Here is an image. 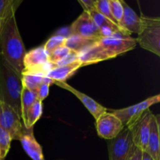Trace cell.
Masks as SVG:
<instances>
[{"mask_svg":"<svg viewBox=\"0 0 160 160\" xmlns=\"http://www.w3.org/2000/svg\"><path fill=\"white\" fill-rule=\"evenodd\" d=\"M79 4L82 6L84 11L90 12L92 10H95V0H78Z\"/></svg>","mask_w":160,"mask_h":160,"instance_id":"obj_29","label":"cell"},{"mask_svg":"<svg viewBox=\"0 0 160 160\" xmlns=\"http://www.w3.org/2000/svg\"><path fill=\"white\" fill-rule=\"evenodd\" d=\"M71 52V50L69 49V48H67V47H66L65 45H62V46L60 47H58L57 48L53 50L51 53H49V54L48 55V60H49V62H51V64L52 65L55 62L60 60L61 59H62V58L65 57L66 56L70 54Z\"/></svg>","mask_w":160,"mask_h":160,"instance_id":"obj_26","label":"cell"},{"mask_svg":"<svg viewBox=\"0 0 160 160\" xmlns=\"http://www.w3.org/2000/svg\"><path fill=\"white\" fill-rule=\"evenodd\" d=\"M34 128H23V134L20 138L21 145L27 154L33 160H45L44 159L42 148L34 135Z\"/></svg>","mask_w":160,"mask_h":160,"instance_id":"obj_14","label":"cell"},{"mask_svg":"<svg viewBox=\"0 0 160 160\" xmlns=\"http://www.w3.org/2000/svg\"><path fill=\"white\" fill-rule=\"evenodd\" d=\"M160 102V95H156L143 100L141 102L120 109H112L111 112L117 116L122 122L124 128H129L134 124L146 110L152 106Z\"/></svg>","mask_w":160,"mask_h":160,"instance_id":"obj_6","label":"cell"},{"mask_svg":"<svg viewBox=\"0 0 160 160\" xmlns=\"http://www.w3.org/2000/svg\"><path fill=\"white\" fill-rule=\"evenodd\" d=\"M153 113L148 109L143 115L134 123L129 127L132 134L133 144L134 146L139 148L142 151H145L147 148L148 136L150 131V123Z\"/></svg>","mask_w":160,"mask_h":160,"instance_id":"obj_10","label":"cell"},{"mask_svg":"<svg viewBox=\"0 0 160 160\" xmlns=\"http://www.w3.org/2000/svg\"><path fill=\"white\" fill-rule=\"evenodd\" d=\"M140 19L141 27L137 34V44L144 49L160 56V18L142 14Z\"/></svg>","mask_w":160,"mask_h":160,"instance_id":"obj_4","label":"cell"},{"mask_svg":"<svg viewBox=\"0 0 160 160\" xmlns=\"http://www.w3.org/2000/svg\"><path fill=\"white\" fill-rule=\"evenodd\" d=\"M15 14L16 11H13L3 21L0 31V54L22 74L23 58L27 51L19 31Z\"/></svg>","mask_w":160,"mask_h":160,"instance_id":"obj_2","label":"cell"},{"mask_svg":"<svg viewBox=\"0 0 160 160\" xmlns=\"http://www.w3.org/2000/svg\"><path fill=\"white\" fill-rule=\"evenodd\" d=\"M82 67V64L80 61L62 66V67H52L46 74L47 78L54 81L65 82L67 79L71 78L78 70Z\"/></svg>","mask_w":160,"mask_h":160,"instance_id":"obj_16","label":"cell"},{"mask_svg":"<svg viewBox=\"0 0 160 160\" xmlns=\"http://www.w3.org/2000/svg\"><path fill=\"white\" fill-rule=\"evenodd\" d=\"M154 160H160V116L153 114L147 148L145 150Z\"/></svg>","mask_w":160,"mask_h":160,"instance_id":"obj_13","label":"cell"},{"mask_svg":"<svg viewBox=\"0 0 160 160\" xmlns=\"http://www.w3.org/2000/svg\"><path fill=\"white\" fill-rule=\"evenodd\" d=\"M38 99L36 92L31 91L23 86L20 95V106H21V120H23V124L26 122L27 114L28 110L32 106L33 103Z\"/></svg>","mask_w":160,"mask_h":160,"instance_id":"obj_17","label":"cell"},{"mask_svg":"<svg viewBox=\"0 0 160 160\" xmlns=\"http://www.w3.org/2000/svg\"><path fill=\"white\" fill-rule=\"evenodd\" d=\"M21 3V0H0V20H3L9 13L17 10Z\"/></svg>","mask_w":160,"mask_h":160,"instance_id":"obj_21","label":"cell"},{"mask_svg":"<svg viewBox=\"0 0 160 160\" xmlns=\"http://www.w3.org/2000/svg\"><path fill=\"white\" fill-rule=\"evenodd\" d=\"M47 77L38 74H22V85L31 91L36 92L41 84L49 81Z\"/></svg>","mask_w":160,"mask_h":160,"instance_id":"obj_20","label":"cell"},{"mask_svg":"<svg viewBox=\"0 0 160 160\" xmlns=\"http://www.w3.org/2000/svg\"><path fill=\"white\" fill-rule=\"evenodd\" d=\"M22 74L0 54V101L11 106L21 117Z\"/></svg>","mask_w":160,"mask_h":160,"instance_id":"obj_3","label":"cell"},{"mask_svg":"<svg viewBox=\"0 0 160 160\" xmlns=\"http://www.w3.org/2000/svg\"><path fill=\"white\" fill-rule=\"evenodd\" d=\"M121 3L123 8V14L120 23V28L130 34L132 33L138 34L141 27L140 17L138 16L126 2L121 0Z\"/></svg>","mask_w":160,"mask_h":160,"instance_id":"obj_15","label":"cell"},{"mask_svg":"<svg viewBox=\"0 0 160 160\" xmlns=\"http://www.w3.org/2000/svg\"><path fill=\"white\" fill-rule=\"evenodd\" d=\"M132 134L128 128L124 129L108 142L109 160H128L134 150Z\"/></svg>","mask_w":160,"mask_h":160,"instance_id":"obj_7","label":"cell"},{"mask_svg":"<svg viewBox=\"0 0 160 160\" xmlns=\"http://www.w3.org/2000/svg\"><path fill=\"white\" fill-rule=\"evenodd\" d=\"M109 3H110L112 17L117 22V25L120 28V23L123 14V8L122 6L121 0H109Z\"/></svg>","mask_w":160,"mask_h":160,"instance_id":"obj_25","label":"cell"},{"mask_svg":"<svg viewBox=\"0 0 160 160\" xmlns=\"http://www.w3.org/2000/svg\"><path fill=\"white\" fill-rule=\"evenodd\" d=\"M95 9L99 13L117 25V22L112 17L109 0H95Z\"/></svg>","mask_w":160,"mask_h":160,"instance_id":"obj_23","label":"cell"},{"mask_svg":"<svg viewBox=\"0 0 160 160\" xmlns=\"http://www.w3.org/2000/svg\"><path fill=\"white\" fill-rule=\"evenodd\" d=\"M77 61H80L79 57H78V53L72 51L70 54H68L67 56H66L65 57L61 59L60 60L57 61V62H55L54 64H52V67H62V66H66L68 65V64L73 63V62H77Z\"/></svg>","mask_w":160,"mask_h":160,"instance_id":"obj_28","label":"cell"},{"mask_svg":"<svg viewBox=\"0 0 160 160\" xmlns=\"http://www.w3.org/2000/svg\"><path fill=\"white\" fill-rule=\"evenodd\" d=\"M52 65L48 60V56L43 46H38L27 52L23 58L22 74H38L46 77Z\"/></svg>","mask_w":160,"mask_h":160,"instance_id":"obj_5","label":"cell"},{"mask_svg":"<svg viewBox=\"0 0 160 160\" xmlns=\"http://www.w3.org/2000/svg\"><path fill=\"white\" fill-rule=\"evenodd\" d=\"M70 30L71 34L79 35L92 42L102 38L99 29L90 15L85 11H84L72 23Z\"/></svg>","mask_w":160,"mask_h":160,"instance_id":"obj_9","label":"cell"},{"mask_svg":"<svg viewBox=\"0 0 160 160\" xmlns=\"http://www.w3.org/2000/svg\"><path fill=\"white\" fill-rule=\"evenodd\" d=\"M43 111V105L42 102L39 101L38 99L36 100L31 108L28 110V114H27L26 122L23 124L25 128L29 129V128H34V125L35 124L36 122L40 119L41 116Z\"/></svg>","mask_w":160,"mask_h":160,"instance_id":"obj_18","label":"cell"},{"mask_svg":"<svg viewBox=\"0 0 160 160\" xmlns=\"http://www.w3.org/2000/svg\"><path fill=\"white\" fill-rule=\"evenodd\" d=\"M66 38L62 37L60 35H53L45 42V45H43L44 48H45V52H47V54H49L51 53L53 50H55L56 48H57L58 47H60L62 45H64L65 43Z\"/></svg>","mask_w":160,"mask_h":160,"instance_id":"obj_24","label":"cell"},{"mask_svg":"<svg viewBox=\"0 0 160 160\" xmlns=\"http://www.w3.org/2000/svg\"><path fill=\"white\" fill-rule=\"evenodd\" d=\"M136 45V39L131 36L116 34L94 42L81 50L78 57L82 67H84L113 59L134 49Z\"/></svg>","mask_w":160,"mask_h":160,"instance_id":"obj_1","label":"cell"},{"mask_svg":"<svg viewBox=\"0 0 160 160\" xmlns=\"http://www.w3.org/2000/svg\"><path fill=\"white\" fill-rule=\"evenodd\" d=\"M124 126L120 119L111 112H106L96 120L97 134L102 138L112 140L123 130Z\"/></svg>","mask_w":160,"mask_h":160,"instance_id":"obj_11","label":"cell"},{"mask_svg":"<svg viewBox=\"0 0 160 160\" xmlns=\"http://www.w3.org/2000/svg\"><path fill=\"white\" fill-rule=\"evenodd\" d=\"M93 42H92V41L88 40V39L84 38L79 35L70 34L68 38H66L64 45L71 51L79 53L81 50L90 45Z\"/></svg>","mask_w":160,"mask_h":160,"instance_id":"obj_19","label":"cell"},{"mask_svg":"<svg viewBox=\"0 0 160 160\" xmlns=\"http://www.w3.org/2000/svg\"><path fill=\"white\" fill-rule=\"evenodd\" d=\"M53 84H56V85L59 86L61 88L69 91V92H71L73 95H75V96L83 103V105L85 106V108L89 111V112L93 116V117L95 119V120H98L102 114H104L105 112H107V109L105 108L104 106H102V105H100L98 102L94 100L93 98L89 97L88 95H87L86 94L77 90L76 88H74L72 87L71 85L67 84L66 81L65 82L54 81Z\"/></svg>","mask_w":160,"mask_h":160,"instance_id":"obj_12","label":"cell"},{"mask_svg":"<svg viewBox=\"0 0 160 160\" xmlns=\"http://www.w3.org/2000/svg\"><path fill=\"white\" fill-rule=\"evenodd\" d=\"M128 160H142V150L134 146V150Z\"/></svg>","mask_w":160,"mask_h":160,"instance_id":"obj_30","label":"cell"},{"mask_svg":"<svg viewBox=\"0 0 160 160\" xmlns=\"http://www.w3.org/2000/svg\"><path fill=\"white\" fill-rule=\"evenodd\" d=\"M70 34H70V28H61L60 30H59V31L56 32V35H60L67 38H68Z\"/></svg>","mask_w":160,"mask_h":160,"instance_id":"obj_31","label":"cell"},{"mask_svg":"<svg viewBox=\"0 0 160 160\" xmlns=\"http://www.w3.org/2000/svg\"><path fill=\"white\" fill-rule=\"evenodd\" d=\"M20 116L11 106L0 101V128L8 133L12 140H20L23 131Z\"/></svg>","mask_w":160,"mask_h":160,"instance_id":"obj_8","label":"cell"},{"mask_svg":"<svg viewBox=\"0 0 160 160\" xmlns=\"http://www.w3.org/2000/svg\"><path fill=\"white\" fill-rule=\"evenodd\" d=\"M12 138L8 133L0 128V160H4L11 146Z\"/></svg>","mask_w":160,"mask_h":160,"instance_id":"obj_22","label":"cell"},{"mask_svg":"<svg viewBox=\"0 0 160 160\" xmlns=\"http://www.w3.org/2000/svg\"><path fill=\"white\" fill-rule=\"evenodd\" d=\"M142 160H154L145 151H142Z\"/></svg>","mask_w":160,"mask_h":160,"instance_id":"obj_32","label":"cell"},{"mask_svg":"<svg viewBox=\"0 0 160 160\" xmlns=\"http://www.w3.org/2000/svg\"><path fill=\"white\" fill-rule=\"evenodd\" d=\"M3 21H4V19H3V20H0V31H1L2 27V23H3Z\"/></svg>","mask_w":160,"mask_h":160,"instance_id":"obj_33","label":"cell"},{"mask_svg":"<svg viewBox=\"0 0 160 160\" xmlns=\"http://www.w3.org/2000/svg\"><path fill=\"white\" fill-rule=\"evenodd\" d=\"M52 84H53V81L50 79L49 81H45L39 85L36 91L38 99L39 101L43 102V100H45L48 97V93H49V88Z\"/></svg>","mask_w":160,"mask_h":160,"instance_id":"obj_27","label":"cell"}]
</instances>
